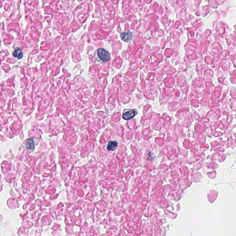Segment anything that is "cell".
Returning <instances> with one entry per match:
<instances>
[{
  "instance_id": "cell-1",
  "label": "cell",
  "mask_w": 236,
  "mask_h": 236,
  "mask_svg": "<svg viewBox=\"0 0 236 236\" xmlns=\"http://www.w3.org/2000/svg\"><path fill=\"white\" fill-rule=\"evenodd\" d=\"M95 58L103 62L108 61L110 59V54L108 50L103 48H99L95 51Z\"/></svg>"
},
{
  "instance_id": "cell-2",
  "label": "cell",
  "mask_w": 236,
  "mask_h": 236,
  "mask_svg": "<svg viewBox=\"0 0 236 236\" xmlns=\"http://www.w3.org/2000/svg\"><path fill=\"white\" fill-rule=\"evenodd\" d=\"M120 36L122 40L127 43L130 42L133 38L132 33L130 31L121 33Z\"/></svg>"
},
{
  "instance_id": "cell-3",
  "label": "cell",
  "mask_w": 236,
  "mask_h": 236,
  "mask_svg": "<svg viewBox=\"0 0 236 236\" xmlns=\"http://www.w3.org/2000/svg\"><path fill=\"white\" fill-rule=\"evenodd\" d=\"M137 114V112L135 110H131L128 111L126 112L123 113V118L126 121H129L133 119Z\"/></svg>"
},
{
  "instance_id": "cell-4",
  "label": "cell",
  "mask_w": 236,
  "mask_h": 236,
  "mask_svg": "<svg viewBox=\"0 0 236 236\" xmlns=\"http://www.w3.org/2000/svg\"><path fill=\"white\" fill-rule=\"evenodd\" d=\"M25 144L26 148L28 149L32 150L35 148V144L33 138H30L26 140L25 142Z\"/></svg>"
},
{
  "instance_id": "cell-5",
  "label": "cell",
  "mask_w": 236,
  "mask_h": 236,
  "mask_svg": "<svg viewBox=\"0 0 236 236\" xmlns=\"http://www.w3.org/2000/svg\"><path fill=\"white\" fill-rule=\"evenodd\" d=\"M118 142L116 141H110L108 143L107 149L108 150L114 151L118 147Z\"/></svg>"
},
{
  "instance_id": "cell-6",
  "label": "cell",
  "mask_w": 236,
  "mask_h": 236,
  "mask_svg": "<svg viewBox=\"0 0 236 236\" xmlns=\"http://www.w3.org/2000/svg\"><path fill=\"white\" fill-rule=\"evenodd\" d=\"M22 49L20 48H16L15 50L13 51V55L16 58H18V59H21L23 57V54L22 51Z\"/></svg>"
}]
</instances>
